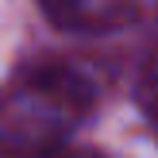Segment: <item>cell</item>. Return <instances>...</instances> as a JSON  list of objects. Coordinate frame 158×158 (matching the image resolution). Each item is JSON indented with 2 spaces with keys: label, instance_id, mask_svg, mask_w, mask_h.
Segmentation results:
<instances>
[{
  "label": "cell",
  "instance_id": "obj_1",
  "mask_svg": "<svg viewBox=\"0 0 158 158\" xmlns=\"http://www.w3.org/2000/svg\"><path fill=\"white\" fill-rule=\"evenodd\" d=\"M93 108V85L81 69L43 66L0 97V154L50 158Z\"/></svg>",
  "mask_w": 158,
  "mask_h": 158
},
{
  "label": "cell",
  "instance_id": "obj_2",
  "mask_svg": "<svg viewBox=\"0 0 158 158\" xmlns=\"http://www.w3.org/2000/svg\"><path fill=\"white\" fill-rule=\"evenodd\" d=\"M139 104H143L147 120H151L154 131H158V54L151 58V66H147L143 81H139Z\"/></svg>",
  "mask_w": 158,
  "mask_h": 158
},
{
  "label": "cell",
  "instance_id": "obj_3",
  "mask_svg": "<svg viewBox=\"0 0 158 158\" xmlns=\"http://www.w3.org/2000/svg\"><path fill=\"white\" fill-rule=\"evenodd\" d=\"M50 158H104V154H93V151H58Z\"/></svg>",
  "mask_w": 158,
  "mask_h": 158
}]
</instances>
